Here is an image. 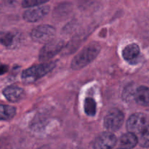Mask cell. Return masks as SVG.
Here are the masks:
<instances>
[{"instance_id":"6da1fadb","label":"cell","mask_w":149,"mask_h":149,"mask_svg":"<svg viewBox=\"0 0 149 149\" xmlns=\"http://www.w3.org/2000/svg\"><path fill=\"white\" fill-rule=\"evenodd\" d=\"M100 50V47L98 44H90L74 57L71 62V68L74 70L83 68L97 57Z\"/></svg>"},{"instance_id":"7a4b0ae2","label":"cell","mask_w":149,"mask_h":149,"mask_svg":"<svg viewBox=\"0 0 149 149\" xmlns=\"http://www.w3.org/2000/svg\"><path fill=\"white\" fill-rule=\"evenodd\" d=\"M55 67V63L53 62L45 63L33 65L23 71L21 76L22 80L26 83L33 82L47 75L48 73L52 71Z\"/></svg>"},{"instance_id":"3957f363","label":"cell","mask_w":149,"mask_h":149,"mask_svg":"<svg viewBox=\"0 0 149 149\" xmlns=\"http://www.w3.org/2000/svg\"><path fill=\"white\" fill-rule=\"evenodd\" d=\"M55 30L49 25H41L33 29L31 33L32 40L41 44H47L53 40Z\"/></svg>"},{"instance_id":"277c9868","label":"cell","mask_w":149,"mask_h":149,"mask_svg":"<svg viewBox=\"0 0 149 149\" xmlns=\"http://www.w3.org/2000/svg\"><path fill=\"white\" fill-rule=\"evenodd\" d=\"M123 122V113L118 109H111L104 118V127L110 132L119 130Z\"/></svg>"},{"instance_id":"5b68a950","label":"cell","mask_w":149,"mask_h":149,"mask_svg":"<svg viewBox=\"0 0 149 149\" xmlns=\"http://www.w3.org/2000/svg\"><path fill=\"white\" fill-rule=\"evenodd\" d=\"M64 47L63 40H53L47 43L39 52V61H46L58 54Z\"/></svg>"},{"instance_id":"8992f818","label":"cell","mask_w":149,"mask_h":149,"mask_svg":"<svg viewBox=\"0 0 149 149\" xmlns=\"http://www.w3.org/2000/svg\"><path fill=\"white\" fill-rule=\"evenodd\" d=\"M147 118L143 113H135L131 115L127 122L128 132L139 134L147 126Z\"/></svg>"},{"instance_id":"52a82bcc","label":"cell","mask_w":149,"mask_h":149,"mask_svg":"<svg viewBox=\"0 0 149 149\" xmlns=\"http://www.w3.org/2000/svg\"><path fill=\"white\" fill-rule=\"evenodd\" d=\"M116 136L111 132H103L95 139L94 149H113L116 144Z\"/></svg>"},{"instance_id":"ba28073f","label":"cell","mask_w":149,"mask_h":149,"mask_svg":"<svg viewBox=\"0 0 149 149\" xmlns=\"http://www.w3.org/2000/svg\"><path fill=\"white\" fill-rule=\"evenodd\" d=\"M49 11V6L31 7L23 13V19L30 23H33L43 18Z\"/></svg>"},{"instance_id":"9c48e42d","label":"cell","mask_w":149,"mask_h":149,"mask_svg":"<svg viewBox=\"0 0 149 149\" xmlns=\"http://www.w3.org/2000/svg\"><path fill=\"white\" fill-rule=\"evenodd\" d=\"M3 95L8 101L18 103L25 97V91L17 86H9L4 89Z\"/></svg>"},{"instance_id":"30bf717a","label":"cell","mask_w":149,"mask_h":149,"mask_svg":"<svg viewBox=\"0 0 149 149\" xmlns=\"http://www.w3.org/2000/svg\"><path fill=\"white\" fill-rule=\"evenodd\" d=\"M138 143V138L132 132H127L121 136L119 138V148L122 149H132Z\"/></svg>"},{"instance_id":"8fae6325","label":"cell","mask_w":149,"mask_h":149,"mask_svg":"<svg viewBox=\"0 0 149 149\" xmlns=\"http://www.w3.org/2000/svg\"><path fill=\"white\" fill-rule=\"evenodd\" d=\"M134 99L138 104L148 107L149 106V88L145 86L138 87L134 94Z\"/></svg>"},{"instance_id":"7c38bea8","label":"cell","mask_w":149,"mask_h":149,"mask_svg":"<svg viewBox=\"0 0 149 149\" xmlns=\"http://www.w3.org/2000/svg\"><path fill=\"white\" fill-rule=\"evenodd\" d=\"M140 54V48L137 44H130L124 48L122 50V56L126 61H133L138 58Z\"/></svg>"},{"instance_id":"4fadbf2b","label":"cell","mask_w":149,"mask_h":149,"mask_svg":"<svg viewBox=\"0 0 149 149\" xmlns=\"http://www.w3.org/2000/svg\"><path fill=\"white\" fill-rule=\"evenodd\" d=\"M16 114V109L13 106L1 104L0 106V119L1 121H9Z\"/></svg>"},{"instance_id":"5bb4252c","label":"cell","mask_w":149,"mask_h":149,"mask_svg":"<svg viewBox=\"0 0 149 149\" xmlns=\"http://www.w3.org/2000/svg\"><path fill=\"white\" fill-rule=\"evenodd\" d=\"M96 103L94 99L87 97L84 103V112L87 116H93L96 113Z\"/></svg>"},{"instance_id":"9a60e30c","label":"cell","mask_w":149,"mask_h":149,"mask_svg":"<svg viewBox=\"0 0 149 149\" xmlns=\"http://www.w3.org/2000/svg\"><path fill=\"white\" fill-rule=\"evenodd\" d=\"M138 143L143 148H149V125L138 134Z\"/></svg>"},{"instance_id":"2e32d148","label":"cell","mask_w":149,"mask_h":149,"mask_svg":"<svg viewBox=\"0 0 149 149\" xmlns=\"http://www.w3.org/2000/svg\"><path fill=\"white\" fill-rule=\"evenodd\" d=\"M15 40V36L10 32L1 33V43L5 47H10Z\"/></svg>"},{"instance_id":"e0dca14e","label":"cell","mask_w":149,"mask_h":149,"mask_svg":"<svg viewBox=\"0 0 149 149\" xmlns=\"http://www.w3.org/2000/svg\"><path fill=\"white\" fill-rule=\"evenodd\" d=\"M49 0H23L22 6L25 8H31L47 2Z\"/></svg>"},{"instance_id":"ac0fdd59","label":"cell","mask_w":149,"mask_h":149,"mask_svg":"<svg viewBox=\"0 0 149 149\" xmlns=\"http://www.w3.org/2000/svg\"><path fill=\"white\" fill-rule=\"evenodd\" d=\"M6 71H7V67L6 65H2L1 68V74H4Z\"/></svg>"},{"instance_id":"d6986e66","label":"cell","mask_w":149,"mask_h":149,"mask_svg":"<svg viewBox=\"0 0 149 149\" xmlns=\"http://www.w3.org/2000/svg\"><path fill=\"white\" fill-rule=\"evenodd\" d=\"M118 149H122V148H118Z\"/></svg>"}]
</instances>
